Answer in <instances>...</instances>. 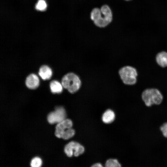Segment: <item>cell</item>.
Here are the masks:
<instances>
[{
  "label": "cell",
  "mask_w": 167,
  "mask_h": 167,
  "mask_svg": "<svg viewBox=\"0 0 167 167\" xmlns=\"http://www.w3.org/2000/svg\"><path fill=\"white\" fill-rule=\"evenodd\" d=\"M90 17L97 27L104 28L112 21V14L109 7L107 5H103L101 8L93 9L91 13Z\"/></svg>",
  "instance_id": "obj_1"
},
{
  "label": "cell",
  "mask_w": 167,
  "mask_h": 167,
  "mask_svg": "<svg viewBox=\"0 0 167 167\" xmlns=\"http://www.w3.org/2000/svg\"><path fill=\"white\" fill-rule=\"evenodd\" d=\"M141 97L146 105L148 107L153 105L160 104L163 99L160 91L156 88L145 89L142 92Z\"/></svg>",
  "instance_id": "obj_2"
},
{
  "label": "cell",
  "mask_w": 167,
  "mask_h": 167,
  "mask_svg": "<svg viewBox=\"0 0 167 167\" xmlns=\"http://www.w3.org/2000/svg\"><path fill=\"white\" fill-rule=\"evenodd\" d=\"M61 84L63 87L71 93H75L79 89L81 82L79 77L75 74L69 73L62 78Z\"/></svg>",
  "instance_id": "obj_3"
},
{
  "label": "cell",
  "mask_w": 167,
  "mask_h": 167,
  "mask_svg": "<svg viewBox=\"0 0 167 167\" xmlns=\"http://www.w3.org/2000/svg\"><path fill=\"white\" fill-rule=\"evenodd\" d=\"M119 73L125 84L131 85L136 83L138 74L136 69L133 67L129 66H124L119 70Z\"/></svg>",
  "instance_id": "obj_4"
},
{
  "label": "cell",
  "mask_w": 167,
  "mask_h": 167,
  "mask_svg": "<svg viewBox=\"0 0 167 167\" xmlns=\"http://www.w3.org/2000/svg\"><path fill=\"white\" fill-rule=\"evenodd\" d=\"M66 113L64 108L62 106L56 107L54 111L50 112L48 115L47 119L50 124L58 123L66 118Z\"/></svg>",
  "instance_id": "obj_5"
},
{
  "label": "cell",
  "mask_w": 167,
  "mask_h": 167,
  "mask_svg": "<svg viewBox=\"0 0 167 167\" xmlns=\"http://www.w3.org/2000/svg\"><path fill=\"white\" fill-rule=\"evenodd\" d=\"M64 150L65 153L68 157H71L73 155L78 156L84 153V148L79 143L72 141L65 146Z\"/></svg>",
  "instance_id": "obj_6"
},
{
  "label": "cell",
  "mask_w": 167,
  "mask_h": 167,
  "mask_svg": "<svg viewBox=\"0 0 167 167\" xmlns=\"http://www.w3.org/2000/svg\"><path fill=\"white\" fill-rule=\"evenodd\" d=\"M72 125V121L66 118L57 123L56 126L55 133V136L58 138H61L63 132L67 129L71 128Z\"/></svg>",
  "instance_id": "obj_7"
},
{
  "label": "cell",
  "mask_w": 167,
  "mask_h": 167,
  "mask_svg": "<svg viewBox=\"0 0 167 167\" xmlns=\"http://www.w3.org/2000/svg\"><path fill=\"white\" fill-rule=\"evenodd\" d=\"M39 79L37 76L34 74H31L28 75L25 80V84L26 86L30 89H35L39 86Z\"/></svg>",
  "instance_id": "obj_8"
},
{
  "label": "cell",
  "mask_w": 167,
  "mask_h": 167,
  "mask_svg": "<svg viewBox=\"0 0 167 167\" xmlns=\"http://www.w3.org/2000/svg\"><path fill=\"white\" fill-rule=\"evenodd\" d=\"M157 64L161 67H167V52L161 51L158 53L156 56Z\"/></svg>",
  "instance_id": "obj_9"
},
{
  "label": "cell",
  "mask_w": 167,
  "mask_h": 167,
  "mask_svg": "<svg viewBox=\"0 0 167 167\" xmlns=\"http://www.w3.org/2000/svg\"><path fill=\"white\" fill-rule=\"evenodd\" d=\"M38 74L43 80L49 79L51 77L52 72L51 69L47 65H43L40 68Z\"/></svg>",
  "instance_id": "obj_10"
},
{
  "label": "cell",
  "mask_w": 167,
  "mask_h": 167,
  "mask_svg": "<svg viewBox=\"0 0 167 167\" xmlns=\"http://www.w3.org/2000/svg\"><path fill=\"white\" fill-rule=\"evenodd\" d=\"M115 118V114L113 111L109 109L103 113L102 119L104 122L108 124L112 122L114 120Z\"/></svg>",
  "instance_id": "obj_11"
},
{
  "label": "cell",
  "mask_w": 167,
  "mask_h": 167,
  "mask_svg": "<svg viewBox=\"0 0 167 167\" xmlns=\"http://www.w3.org/2000/svg\"><path fill=\"white\" fill-rule=\"evenodd\" d=\"M63 86L62 84L56 80H53L50 83V88L51 92L53 93H59L62 91Z\"/></svg>",
  "instance_id": "obj_12"
},
{
  "label": "cell",
  "mask_w": 167,
  "mask_h": 167,
  "mask_svg": "<svg viewBox=\"0 0 167 167\" xmlns=\"http://www.w3.org/2000/svg\"><path fill=\"white\" fill-rule=\"evenodd\" d=\"M75 130L71 128L66 130L62 134L61 138L64 139H68L73 137L75 134Z\"/></svg>",
  "instance_id": "obj_13"
},
{
  "label": "cell",
  "mask_w": 167,
  "mask_h": 167,
  "mask_svg": "<svg viewBox=\"0 0 167 167\" xmlns=\"http://www.w3.org/2000/svg\"><path fill=\"white\" fill-rule=\"evenodd\" d=\"M105 166L106 167H120L121 165L117 159H111L106 161Z\"/></svg>",
  "instance_id": "obj_14"
},
{
  "label": "cell",
  "mask_w": 167,
  "mask_h": 167,
  "mask_svg": "<svg viewBox=\"0 0 167 167\" xmlns=\"http://www.w3.org/2000/svg\"><path fill=\"white\" fill-rule=\"evenodd\" d=\"M47 8V4L44 0H39L36 5V8L41 11H45Z\"/></svg>",
  "instance_id": "obj_15"
},
{
  "label": "cell",
  "mask_w": 167,
  "mask_h": 167,
  "mask_svg": "<svg viewBox=\"0 0 167 167\" xmlns=\"http://www.w3.org/2000/svg\"><path fill=\"white\" fill-rule=\"evenodd\" d=\"M42 164L41 159L38 157H35L31 160L30 165L32 167H39Z\"/></svg>",
  "instance_id": "obj_16"
},
{
  "label": "cell",
  "mask_w": 167,
  "mask_h": 167,
  "mask_svg": "<svg viewBox=\"0 0 167 167\" xmlns=\"http://www.w3.org/2000/svg\"><path fill=\"white\" fill-rule=\"evenodd\" d=\"M160 130L164 136L167 138V122L164 123L161 126Z\"/></svg>",
  "instance_id": "obj_17"
},
{
  "label": "cell",
  "mask_w": 167,
  "mask_h": 167,
  "mask_svg": "<svg viewBox=\"0 0 167 167\" xmlns=\"http://www.w3.org/2000/svg\"><path fill=\"white\" fill-rule=\"evenodd\" d=\"M92 167H102V165L100 163H96L93 164L92 166Z\"/></svg>",
  "instance_id": "obj_18"
},
{
  "label": "cell",
  "mask_w": 167,
  "mask_h": 167,
  "mask_svg": "<svg viewBox=\"0 0 167 167\" xmlns=\"http://www.w3.org/2000/svg\"><path fill=\"white\" fill-rule=\"evenodd\" d=\"M126 1H129V0H125Z\"/></svg>",
  "instance_id": "obj_19"
}]
</instances>
